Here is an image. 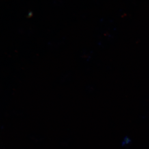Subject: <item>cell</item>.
<instances>
[{"label": "cell", "mask_w": 149, "mask_h": 149, "mask_svg": "<svg viewBox=\"0 0 149 149\" xmlns=\"http://www.w3.org/2000/svg\"><path fill=\"white\" fill-rule=\"evenodd\" d=\"M131 141V140H130V138L126 136L124 138L123 141L122 142V146L130 144Z\"/></svg>", "instance_id": "cell-1"}]
</instances>
